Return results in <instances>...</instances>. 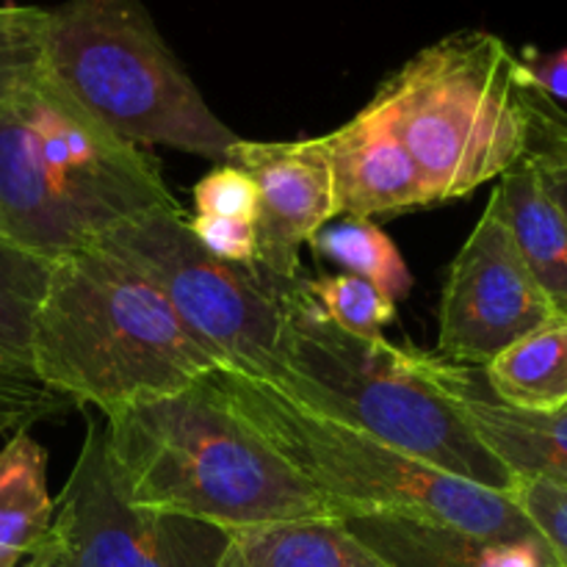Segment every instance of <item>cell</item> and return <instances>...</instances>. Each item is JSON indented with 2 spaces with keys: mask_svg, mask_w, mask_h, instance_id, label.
<instances>
[{
  "mask_svg": "<svg viewBox=\"0 0 567 567\" xmlns=\"http://www.w3.org/2000/svg\"><path fill=\"white\" fill-rule=\"evenodd\" d=\"M321 138L330 155L338 219L371 221L430 208L419 166L377 97Z\"/></svg>",
  "mask_w": 567,
  "mask_h": 567,
  "instance_id": "7c38bea8",
  "label": "cell"
},
{
  "mask_svg": "<svg viewBox=\"0 0 567 567\" xmlns=\"http://www.w3.org/2000/svg\"><path fill=\"white\" fill-rule=\"evenodd\" d=\"M430 365L432 377L446 388L471 430L515 480H543L567 491V410L520 413L482 391V382L465 365L432 354Z\"/></svg>",
  "mask_w": 567,
  "mask_h": 567,
  "instance_id": "4fadbf2b",
  "label": "cell"
},
{
  "mask_svg": "<svg viewBox=\"0 0 567 567\" xmlns=\"http://www.w3.org/2000/svg\"><path fill=\"white\" fill-rule=\"evenodd\" d=\"M343 524L391 567H559L543 537L498 540L396 515H347Z\"/></svg>",
  "mask_w": 567,
  "mask_h": 567,
  "instance_id": "5bb4252c",
  "label": "cell"
},
{
  "mask_svg": "<svg viewBox=\"0 0 567 567\" xmlns=\"http://www.w3.org/2000/svg\"><path fill=\"white\" fill-rule=\"evenodd\" d=\"M105 457L127 504L221 532L341 518L205 377L197 385L105 415Z\"/></svg>",
  "mask_w": 567,
  "mask_h": 567,
  "instance_id": "7a4b0ae2",
  "label": "cell"
},
{
  "mask_svg": "<svg viewBox=\"0 0 567 567\" xmlns=\"http://www.w3.org/2000/svg\"><path fill=\"white\" fill-rule=\"evenodd\" d=\"M55 504L48 493V452L20 430L0 449V567H17L44 546Z\"/></svg>",
  "mask_w": 567,
  "mask_h": 567,
  "instance_id": "ac0fdd59",
  "label": "cell"
},
{
  "mask_svg": "<svg viewBox=\"0 0 567 567\" xmlns=\"http://www.w3.org/2000/svg\"><path fill=\"white\" fill-rule=\"evenodd\" d=\"M255 181L260 194L258 266L280 280H299V255L321 227L338 219L332 166L324 138L299 142H247L238 138L227 153Z\"/></svg>",
  "mask_w": 567,
  "mask_h": 567,
  "instance_id": "8fae6325",
  "label": "cell"
},
{
  "mask_svg": "<svg viewBox=\"0 0 567 567\" xmlns=\"http://www.w3.org/2000/svg\"><path fill=\"white\" fill-rule=\"evenodd\" d=\"M559 310L520 258L496 205L452 260L437 310V358L454 365H487L498 352L554 319Z\"/></svg>",
  "mask_w": 567,
  "mask_h": 567,
  "instance_id": "30bf717a",
  "label": "cell"
},
{
  "mask_svg": "<svg viewBox=\"0 0 567 567\" xmlns=\"http://www.w3.org/2000/svg\"><path fill=\"white\" fill-rule=\"evenodd\" d=\"M227 532L150 513L120 496L105 457L103 424H89L53 526L33 567H216Z\"/></svg>",
  "mask_w": 567,
  "mask_h": 567,
  "instance_id": "9c48e42d",
  "label": "cell"
},
{
  "mask_svg": "<svg viewBox=\"0 0 567 567\" xmlns=\"http://www.w3.org/2000/svg\"><path fill=\"white\" fill-rule=\"evenodd\" d=\"M260 194L252 177L236 164H219L194 186V208L199 216L219 219H258Z\"/></svg>",
  "mask_w": 567,
  "mask_h": 567,
  "instance_id": "d4e9b609",
  "label": "cell"
},
{
  "mask_svg": "<svg viewBox=\"0 0 567 567\" xmlns=\"http://www.w3.org/2000/svg\"><path fill=\"white\" fill-rule=\"evenodd\" d=\"M100 244L136 260L155 277L183 327L221 371L275 382L286 286L264 266L214 258L188 230L183 210L144 216Z\"/></svg>",
  "mask_w": 567,
  "mask_h": 567,
  "instance_id": "ba28073f",
  "label": "cell"
},
{
  "mask_svg": "<svg viewBox=\"0 0 567 567\" xmlns=\"http://www.w3.org/2000/svg\"><path fill=\"white\" fill-rule=\"evenodd\" d=\"M487 393L520 413L567 410V316L557 313L526 332L487 365Z\"/></svg>",
  "mask_w": 567,
  "mask_h": 567,
  "instance_id": "e0dca14e",
  "label": "cell"
},
{
  "mask_svg": "<svg viewBox=\"0 0 567 567\" xmlns=\"http://www.w3.org/2000/svg\"><path fill=\"white\" fill-rule=\"evenodd\" d=\"M216 567H391L343 518L288 520L227 535Z\"/></svg>",
  "mask_w": 567,
  "mask_h": 567,
  "instance_id": "2e32d148",
  "label": "cell"
},
{
  "mask_svg": "<svg viewBox=\"0 0 567 567\" xmlns=\"http://www.w3.org/2000/svg\"><path fill=\"white\" fill-rule=\"evenodd\" d=\"M520 100L526 114L524 158L567 221V111L529 81L524 70Z\"/></svg>",
  "mask_w": 567,
  "mask_h": 567,
  "instance_id": "44dd1931",
  "label": "cell"
},
{
  "mask_svg": "<svg viewBox=\"0 0 567 567\" xmlns=\"http://www.w3.org/2000/svg\"><path fill=\"white\" fill-rule=\"evenodd\" d=\"M50 275L53 260L0 238V363L31 369L33 324Z\"/></svg>",
  "mask_w": 567,
  "mask_h": 567,
  "instance_id": "ffe728a7",
  "label": "cell"
},
{
  "mask_svg": "<svg viewBox=\"0 0 567 567\" xmlns=\"http://www.w3.org/2000/svg\"><path fill=\"white\" fill-rule=\"evenodd\" d=\"M310 487L347 515H396L498 540L540 537L509 493L452 476L349 421L299 402L271 380L214 371L208 377Z\"/></svg>",
  "mask_w": 567,
  "mask_h": 567,
  "instance_id": "5b68a950",
  "label": "cell"
},
{
  "mask_svg": "<svg viewBox=\"0 0 567 567\" xmlns=\"http://www.w3.org/2000/svg\"><path fill=\"white\" fill-rule=\"evenodd\" d=\"M282 302L277 385L446 474L498 493L513 491L507 465L432 377L430 354L341 330L313 302L305 277L288 282Z\"/></svg>",
  "mask_w": 567,
  "mask_h": 567,
  "instance_id": "277c9868",
  "label": "cell"
},
{
  "mask_svg": "<svg viewBox=\"0 0 567 567\" xmlns=\"http://www.w3.org/2000/svg\"><path fill=\"white\" fill-rule=\"evenodd\" d=\"M524 61L491 31H457L380 83L430 205L454 203L524 158Z\"/></svg>",
  "mask_w": 567,
  "mask_h": 567,
  "instance_id": "8992f818",
  "label": "cell"
},
{
  "mask_svg": "<svg viewBox=\"0 0 567 567\" xmlns=\"http://www.w3.org/2000/svg\"><path fill=\"white\" fill-rule=\"evenodd\" d=\"M491 203L535 280L554 308L567 316V221L540 186L529 161L520 158L498 177Z\"/></svg>",
  "mask_w": 567,
  "mask_h": 567,
  "instance_id": "9a60e30c",
  "label": "cell"
},
{
  "mask_svg": "<svg viewBox=\"0 0 567 567\" xmlns=\"http://www.w3.org/2000/svg\"><path fill=\"white\" fill-rule=\"evenodd\" d=\"M188 230L214 258L241 266L258 264V233L252 221L194 214L188 219Z\"/></svg>",
  "mask_w": 567,
  "mask_h": 567,
  "instance_id": "4316f807",
  "label": "cell"
},
{
  "mask_svg": "<svg viewBox=\"0 0 567 567\" xmlns=\"http://www.w3.org/2000/svg\"><path fill=\"white\" fill-rule=\"evenodd\" d=\"M44 20L39 6H0V100L44 72Z\"/></svg>",
  "mask_w": 567,
  "mask_h": 567,
  "instance_id": "603a6c76",
  "label": "cell"
},
{
  "mask_svg": "<svg viewBox=\"0 0 567 567\" xmlns=\"http://www.w3.org/2000/svg\"><path fill=\"white\" fill-rule=\"evenodd\" d=\"M44 72L136 147L227 158L236 133L214 114L142 0H64L44 20Z\"/></svg>",
  "mask_w": 567,
  "mask_h": 567,
  "instance_id": "52a82bcc",
  "label": "cell"
},
{
  "mask_svg": "<svg viewBox=\"0 0 567 567\" xmlns=\"http://www.w3.org/2000/svg\"><path fill=\"white\" fill-rule=\"evenodd\" d=\"M313 252L330 264L347 269V275L363 277L380 288L393 302L404 299L413 288V275L402 252L382 227L365 219H341L316 233Z\"/></svg>",
  "mask_w": 567,
  "mask_h": 567,
  "instance_id": "d6986e66",
  "label": "cell"
},
{
  "mask_svg": "<svg viewBox=\"0 0 567 567\" xmlns=\"http://www.w3.org/2000/svg\"><path fill=\"white\" fill-rule=\"evenodd\" d=\"M520 61L537 89H543L551 100H567V48L548 55L529 53Z\"/></svg>",
  "mask_w": 567,
  "mask_h": 567,
  "instance_id": "83f0119b",
  "label": "cell"
},
{
  "mask_svg": "<svg viewBox=\"0 0 567 567\" xmlns=\"http://www.w3.org/2000/svg\"><path fill=\"white\" fill-rule=\"evenodd\" d=\"M72 408L75 402L44 385L33 369L0 363V435L28 430Z\"/></svg>",
  "mask_w": 567,
  "mask_h": 567,
  "instance_id": "cb8c5ba5",
  "label": "cell"
},
{
  "mask_svg": "<svg viewBox=\"0 0 567 567\" xmlns=\"http://www.w3.org/2000/svg\"><path fill=\"white\" fill-rule=\"evenodd\" d=\"M31 369L103 415L197 385L219 371L155 277L105 244L53 264L33 324Z\"/></svg>",
  "mask_w": 567,
  "mask_h": 567,
  "instance_id": "3957f363",
  "label": "cell"
},
{
  "mask_svg": "<svg viewBox=\"0 0 567 567\" xmlns=\"http://www.w3.org/2000/svg\"><path fill=\"white\" fill-rule=\"evenodd\" d=\"M308 293L321 313L352 336H382V327L396 319V302L354 275H332L321 280H305Z\"/></svg>",
  "mask_w": 567,
  "mask_h": 567,
  "instance_id": "7402d4cb",
  "label": "cell"
},
{
  "mask_svg": "<svg viewBox=\"0 0 567 567\" xmlns=\"http://www.w3.org/2000/svg\"><path fill=\"white\" fill-rule=\"evenodd\" d=\"M181 210L161 166L42 72L0 100V238L59 260Z\"/></svg>",
  "mask_w": 567,
  "mask_h": 567,
  "instance_id": "6da1fadb",
  "label": "cell"
},
{
  "mask_svg": "<svg viewBox=\"0 0 567 567\" xmlns=\"http://www.w3.org/2000/svg\"><path fill=\"white\" fill-rule=\"evenodd\" d=\"M509 496L551 548L559 567H567V491L543 480H515Z\"/></svg>",
  "mask_w": 567,
  "mask_h": 567,
  "instance_id": "484cf974",
  "label": "cell"
}]
</instances>
